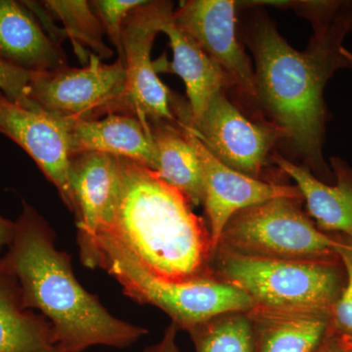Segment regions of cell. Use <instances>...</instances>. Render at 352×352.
<instances>
[{"label": "cell", "mask_w": 352, "mask_h": 352, "mask_svg": "<svg viewBox=\"0 0 352 352\" xmlns=\"http://www.w3.org/2000/svg\"><path fill=\"white\" fill-rule=\"evenodd\" d=\"M336 251L344 264L346 283L339 300L333 305L330 315V328L352 342V244L342 236L338 235Z\"/></svg>", "instance_id": "cell-23"}, {"label": "cell", "mask_w": 352, "mask_h": 352, "mask_svg": "<svg viewBox=\"0 0 352 352\" xmlns=\"http://www.w3.org/2000/svg\"><path fill=\"white\" fill-rule=\"evenodd\" d=\"M98 250V267L115 278L132 300L163 310L178 330L190 332L219 315L254 307L244 292L214 275L188 282L157 277L108 234L99 235Z\"/></svg>", "instance_id": "cell-5"}, {"label": "cell", "mask_w": 352, "mask_h": 352, "mask_svg": "<svg viewBox=\"0 0 352 352\" xmlns=\"http://www.w3.org/2000/svg\"><path fill=\"white\" fill-rule=\"evenodd\" d=\"M236 6L233 0L182 1L173 11V21L243 94L258 98L254 69L236 32Z\"/></svg>", "instance_id": "cell-11"}, {"label": "cell", "mask_w": 352, "mask_h": 352, "mask_svg": "<svg viewBox=\"0 0 352 352\" xmlns=\"http://www.w3.org/2000/svg\"><path fill=\"white\" fill-rule=\"evenodd\" d=\"M177 327L175 324L171 323L170 327L166 329L163 339L156 346L149 347L145 352H179L177 346H176V333Z\"/></svg>", "instance_id": "cell-27"}, {"label": "cell", "mask_w": 352, "mask_h": 352, "mask_svg": "<svg viewBox=\"0 0 352 352\" xmlns=\"http://www.w3.org/2000/svg\"><path fill=\"white\" fill-rule=\"evenodd\" d=\"M254 352H314L325 337L330 315L254 307L247 312Z\"/></svg>", "instance_id": "cell-18"}, {"label": "cell", "mask_w": 352, "mask_h": 352, "mask_svg": "<svg viewBox=\"0 0 352 352\" xmlns=\"http://www.w3.org/2000/svg\"><path fill=\"white\" fill-rule=\"evenodd\" d=\"M0 352H56L51 324L23 307L17 280L1 263Z\"/></svg>", "instance_id": "cell-19"}, {"label": "cell", "mask_w": 352, "mask_h": 352, "mask_svg": "<svg viewBox=\"0 0 352 352\" xmlns=\"http://www.w3.org/2000/svg\"><path fill=\"white\" fill-rule=\"evenodd\" d=\"M196 352H254V332L247 312L215 316L190 331Z\"/></svg>", "instance_id": "cell-22"}, {"label": "cell", "mask_w": 352, "mask_h": 352, "mask_svg": "<svg viewBox=\"0 0 352 352\" xmlns=\"http://www.w3.org/2000/svg\"><path fill=\"white\" fill-rule=\"evenodd\" d=\"M0 58L28 73L67 66L61 45L43 31L24 1L0 0Z\"/></svg>", "instance_id": "cell-16"}, {"label": "cell", "mask_w": 352, "mask_h": 352, "mask_svg": "<svg viewBox=\"0 0 352 352\" xmlns=\"http://www.w3.org/2000/svg\"><path fill=\"white\" fill-rule=\"evenodd\" d=\"M210 270L217 279L244 292L254 307L329 315L346 283L340 258H259L217 249Z\"/></svg>", "instance_id": "cell-4"}, {"label": "cell", "mask_w": 352, "mask_h": 352, "mask_svg": "<svg viewBox=\"0 0 352 352\" xmlns=\"http://www.w3.org/2000/svg\"><path fill=\"white\" fill-rule=\"evenodd\" d=\"M119 164L117 196L100 234L117 240L157 277L188 282L212 276L208 224L187 197L143 164L124 157Z\"/></svg>", "instance_id": "cell-3"}, {"label": "cell", "mask_w": 352, "mask_h": 352, "mask_svg": "<svg viewBox=\"0 0 352 352\" xmlns=\"http://www.w3.org/2000/svg\"><path fill=\"white\" fill-rule=\"evenodd\" d=\"M145 0H94L90 1L111 43L122 57V27L132 10L145 3Z\"/></svg>", "instance_id": "cell-24"}, {"label": "cell", "mask_w": 352, "mask_h": 352, "mask_svg": "<svg viewBox=\"0 0 352 352\" xmlns=\"http://www.w3.org/2000/svg\"><path fill=\"white\" fill-rule=\"evenodd\" d=\"M176 120L200 161L204 180L203 205L214 254L227 222L240 210L283 197L302 198L296 185L261 182L229 168L208 149L185 120Z\"/></svg>", "instance_id": "cell-10"}, {"label": "cell", "mask_w": 352, "mask_h": 352, "mask_svg": "<svg viewBox=\"0 0 352 352\" xmlns=\"http://www.w3.org/2000/svg\"><path fill=\"white\" fill-rule=\"evenodd\" d=\"M161 32L170 38L173 60L171 63L164 61L166 64L160 60L163 65H157L155 61L157 73L162 69L182 78L186 87L190 118L192 122H197L205 112L210 99L233 83L223 69L176 25L173 11L164 18Z\"/></svg>", "instance_id": "cell-17"}, {"label": "cell", "mask_w": 352, "mask_h": 352, "mask_svg": "<svg viewBox=\"0 0 352 352\" xmlns=\"http://www.w3.org/2000/svg\"><path fill=\"white\" fill-rule=\"evenodd\" d=\"M0 132L17 143L36 162L74 212L69 185V151L66 120L32 106L24 107L0 92Z\"/></svg>", "instance_id": "cell-12"}, {"label": "cell", "mask_w": 352, "mask_h": 352, "mask_svg": "<svg viewBox=\"0 0 352 352\" xmlns=\"http://www.w3.org/2000/svg\"><path fill=\"white\" fill-rule=\"evenodd\" d=\"M119 157L104 153L73 155L69 185L78 227V244L83 265L98 267L99 234L107 224L119 187Z\"/></svg>", "instance_id": "cell-13"}, {"label": "cell", "mask_w": 352, "mask_h": 352, "mask_svg": "<svg viewBox=\"0 0 352 352\" xmlns=\"http://www.w3.org/2000/svg\"><path fill=\"white\" fill-rule=\"evenodd\" d=\"M170 106L175 119L185 120L220 162L251 177L258 178L273 146L285 138L276 124L248 120L223 91L210 99L197 122H192L186 102L171 95Z\"/></svg>", "instance_id": "cell-8"}, {"label": "cell", "mask_w": 352, "mask_h": 352, "mask_svg": "<svg viewBox=\"0 0 352 352\" xmlns=\"http://www.w3.org/2000/svg\"><path fill=\"white\" fill-rule=\"evenodd\" d=\"M302 201L283 197L240 210L227 222L217 250L259 258H340L339 237L319 230L302 210Z\"/></svg>", "instance_id": "cell-6"}, {"label": "cell", "mask_w": 352, "mask_h": 352, "mask_svg": "<svg viewBox=\"0 0 352 352\" xmlns=\"http://www.w3.org/2000/svg\"><path fill=\"white\" fill-rule=\"evenodd\" d=\"M342 53L344 54V56L346 58L347 60H349V63L351 64L352 67V53L349 52V50H346V48L342 47Z\"/></svg>", "instance_id": "cell-29"}, {"label": "cell", "mask_w": 352, "mask_h": 352, "mask_svg": "<svg viewBox=\"0 0 352 352\" xmlns=\"http://www.w3.org/2000/svg\"><path fill=\"white\" fill-rule=\"evenodd\" d=\"M44 8L62 21L65 32L73 43L80 61L88 63L85 47L90 48L100 59H108L113 51L104 41L103 25L90 1L87 0H47L41 2Z\"/></svg>", "instance_id": "cell-21"}, {"label": "cell", "mask_w": 352, "mask_h": 352, "mask_svg": "<svg viewBox=\"0 0 352 352\" xmlns=\"http://www.w3.org/2000/svg\"><path fill=\"white\" fill-rule=\"evenodd\" d=\"M295 182L305 201L307 214L322 232L340 235L352 244V168L340 157L331 159L335 184L312 175L307 166H298L278 154L271 156Z\"/></svg>", "instance_id": "cell-14"}, {"label": "cell", "mask_w": 352, "mask_h": 352, "mask_svg": "<svg viewBox=\"0 0 352 352\" xmlns=\"http://www.w3.org/2000/svg\"><path fill=\"white\" fill-rule=\"evenodd\" d=\"M65 120L71 157L83 152L104 153L156 170L157 153L151 126L136 116L111 113L99 120Z\"/></svg>", "instance_id": "cell-15"}, {"label": "cell", "mask_w": 352, "mask_h": 352, "mask_svg": "<svg viewBox=\"0 0 352 352\" xmlns=\"http://www.w3.org/2000/svg\"><path fill=\"white\" fill-rule=\"evenodd\" d=\"M122 60L104 64L89 53L83 68L64 66L32 74L25 96L32 105L62 119L99 120L111 113L132 115Z\"/></svg>", "instance_id": "cell-7"}, {"label": "cell", "mask_w": 352, "mask_h": 352, "mask_svg": "<svg viewBox=\"0 0 352 352\" xmlns=\"http://www.w3.org/2000/svg\"><path fill=\"white\" fill-rule=\"evenodd\" d=\"M157 153V173L162 179L182 191L192 206L203 204V173L198 155L177 124H150Z\"/></svg>", "instance_id": "cell-20"}, {"label": "cell", "mask_w": 352, "mask_h": 352, "mask_svg": "<svg viewBox=\"0 0 352 352\" xmlns=\"http://www.w3.org/2000/svg\"><path fill=\"white\" fill-rule=\"evenodd\" d=\"M351 32H352V23H351Z\"/></svg>", "instance_id": "cell-30"}, {"label": "cell", "mask_w": 352, "mask_h": 352, "mask_svg": "<svg viewBox=\"0 0 352 352\" xmlns=\"http://www.w3.org/2000/svg\"><path fill=\"white\" fill-rule=\"evenodd\" d=\"M314 352H352V342L336 333L329 326L325 337Z\"/></svg>", "instance_id": "cell-26"}, {"label": "cell", "mask_w": 352, "mask_h": 352, "mask_svg": "<svg viewBox=\"0 0 352 352\" xmlns=\"http://www.w3.org/2000/svg\"><path fill=\"white\" fill-rule=\"evenodd\" d=\"M16 220L12 243L0 258L19 285L23 307L38 309L51 324L56 352L90 346L124 349L148 333L116 318L76 279L71 256L58 251L55 234L27 201Z\"/></svg>", "instance_id": "cell-2"}, {"label": "cell", "mask_w": 352, "mask_h": 352, "mask_svg": "<svg viewBox=\"0 0 352 352\" xmlns=\"http://www.w3.org/2000/svg\"><path fill=\"white\" fill-rule=\"evenodd\" d=\"M173 11L170 1H146L132 10L122 27V55L127 101L132 115L150 126L156 122L176 124L171 92L157 76L151 58L153 43L164 18Z\"/></svg>", "instance_id": "cell-9"}, {"label": "cell", "mask_w": 352, "mask_h": 352, "mask_svg": "<svg viewBox=\"0 0 352 352\" xmlns=\"http://www.w3.org/2000/svg\"><path fill=\"white\" fill-rule=\"evenodd\" d=\"M15 221H11L10 219L0 215V250L10 245L15 235Z\"/></svg>", "instance_id": "cell-28"}, {"label": "cell", "mask_w": 352, "mask_h": 352, "mask_svg": "<svg viewBox=\"0 0 352 352\" xmlns=\"http://www.w3.org/2000/svg\"><path fill=\"white\" fill-rule=\"evenodd\" d=\"M31 76V73L15 68L0 58V92L9 100L24 107H32L25 96Z\"/></svg>", "instance_id": "cell-25"}, {"label": "cell", "mask_w": 352, "mask_h": 352, "mask_svg": "<svg viewBox=\"0 0 352 352\" xmlns=\"http://www.w3.org/2000/svg\"><path fill=\"white\" fill-rule=\"evenodd\" d=\"M351 23L352 2H342L335 17L315 25L314 38L303 52L289 45L270 21L261 19L252 30L258 98L323 182H335L323 157L324 88L338 69L351 67L342 53Z\"/></svg>", "instance_id": "cell-1"}]
</instances>
